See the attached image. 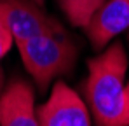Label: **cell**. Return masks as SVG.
Returning <instances> with one entry per match:
<instances>
[{
  "mask_svg": "<svg viewBox=\"0 0 129 126\" xmlns=\"http://www.w3.org/2000/svg\"><path fill=\"white\" fill-rule=\"evenodd\" d=\"M58 4L73 26L84 28L105 0H58Z\"/></svg>",
  "mask_w": 129,
  "mask_h": 126,
  "instance_id": "obj_7",
  "label": "cell"
},
{
  "mask_svg": "<svg viewBox=\"0 0 129 126\" xmlns=\"http://www.w3.org/2000/svg\"><path fill=\"white\" fill-rule=\"evenodd\" d=\"M4 88H5V75H4V70L0 68V93L4 91Z\"/></svg>",
  "mask_w": 129,
  "mask_h": 126,
  "instance_id": "obj_9",
  "label": "cell"
},
{
  "mask_svg": "<svg viewBox=\"0 0 129 126\" xmlns=\"http://www.w3.org/2000/svg\"><path fill=\"white\" fill-rule=\"evenodd\" d=\"M33 2H35V4H39V5H42V7H44V2H45V0H33Z\"/></svg>",
  "mask_w": 129,
  "mask_h": 126,
  "instance_id": "obj_11",
  "label": "cell"
},
{
  "mask_svg": "<svg viewBox=\"0 0 129 126\" xmlns=\"http://www.w3.org/2000/svg\"><path fill=\"white\" fill-rule=\"evenodd\" d=\"M126 102H127V107H129V82H126Z\"/></svg>",
  "mask_w": 129,
  "mask_h": 126,
  "instance_id": "obj_10",
  "label": "cell"
},
{
  "mask_svg": "<svg viewBox=\"0 0 129 126\" xmlns=\"http://www.w3.org/2000/svg\"><path fill=\"white\" fill-rule=\"evenodd\" d=\"M0 16L7 23L14 44L42 33L64 32V26L33 0H0Z\"/></svg>",
  "mask_w": 129,
  "mask_h": 126,
  "instance_id": "obj_3",
  "label": "cell"
},
{
  "mask_svg": "<svg viewBox=\"0 0 129 126\" xmlns=\"http://www.w3.org/2000/svg\"><path fill=\"white\" fill-rule=\"evenodd\" d=\"M16 46L23 65L33 77L39 91H47L56 77L70 74L79 56V47L66 30L42 33Z\"/></svg>",
  "mask_w": 129,
  "mask_h": 126,
  "instance_id": "obj_2",
  "label": "cell"
},
{
  "mask_svg": "<svg viewBox=\"0 0 129 126\" xmlns=\"http://www.w3.org/2000/svg\"><path fill=\"white\" fill-rule=\"evenodd\" d=\"M126 72L127 54L120 40L87 61L86 102L96 126H129Z\"/></svg>",
  "mask_w": 129,
  "mask_h": 126,
  "instance_id": "obj_1",
  "label": "cell"
},
{
  "mask_svg": "<svg viewBox=\"0 0 129 126\" xmlns=\"http://www.w3.org/2000/svg\"><path fill=\"white\" fill-rule=\"evenodd\" d=\"M12 44H14V37H12V33H11L7 23L0 16V60L11 51Z\"/></svg>",
  "mask_w": 129,
  "mask_h": 126,
  "instance_id": "obj_8",
  "label": "cell"
},
{
  "mask_svg": "<svg viewBox=\"0 0 129 126\" xmlns=\"http://www.w3.org/2000/svg\"><path fill=\"white\" fill-rule=\"evenodd\" d=\"M40 126H91L86 102L63 81H56L47 102L37 109Z\"/></svg>",
  "mask_w": 129,
  "mask_h": 126,
  "instance_id": "obj_4",
  "label": "cell"
},
{
  "mask_svg": "<svg viewBox=\"0 0 129 126\" xmlns=\"http://www.w3.org/2000/svg\"><path fill=\"white\" fill-rule=\"evenodd\" d=\"M129 28V0H105L84 32L94 51H103L119 33Z\"/></svg>",
  "mask_w": 129,
  "mask_h": 126,
  "instance_id": "obj_5",
  "label": "cell"
},
{
  "mask_svg": "<svg viewBox=\"0 0 129 126\" xmlns=\"http://www.w3.org/2000/svg\"><path fill=\"white\" fill-rule=\"evenodd\" d=\"M0 126H40L33 88L26 81L14 79L0 93Z\"/></svg>",
  "mask_w": 129,
  "mask_h": 126,
  "instance_id": "obj_6",
  "label": "cell"
}]
</instances>
